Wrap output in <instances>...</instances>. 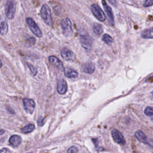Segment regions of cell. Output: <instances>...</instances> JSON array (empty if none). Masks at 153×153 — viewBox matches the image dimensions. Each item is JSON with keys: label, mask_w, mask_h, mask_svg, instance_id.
<instances>
[{"label": "cell", "mask_w": 153, "mask_h": 153, "mask_svg": "<svg viewBox=\"0 0 153 153\" xmlns=\"http://www.w3.org/2000/svg\"><path fill=\"white\" fill-rule=\"evenodd\" d=\"M153 5V0H146L143 4V6L145 7H148Z\"/></svg>", "instance_id": "25"}, {"label": "cell", "mask_w": 153, "mask_h": 153, "mask_svg": "<svg viewBox=\"0 0 153 153\" xmlns=\"http://www.w3.org/2000/svg\"><path fill=\"white\" fill-rule=\"evenodd\" d=\"M152 153H153V152H152Z\"/></svg>", "instance_id": "32"}, {"label": "cell", "mask_w": 153, "mask_h": 153, "mask_svg": "<svg viewBox=\"0 0 153 153\" xmlns=\"http://www.w3.org/2000/svg\"><path fill=\"white\" fill-rule=\"evenodd\" d=\"M67 152L68 153H77L78 148L75 146H72L68 149Z\"/></svg>", "instance_id": "24"}, {"label": "cell", "mask_w": 153, "mask_h": 153, "mask_svg": "<svg viewBox=\"0 0 153 153\" xmlns=\"http://www.w3.org/2000/svg\"><path fill=\"white\" fill-rule=\"evenodd\" d=\"M135 135L139 141L153 148V139L148 138V136L142 130H138L136 132Z\"/></svg>", "instance_id": "6"}, {"label": "cell", "mask_w": 153, "mask_h": 153, "mask_svg": "<svg viewBox=\"0 0 153 153\" xmlns=\"http://www.w3.org/2000/svg\"><path fill=\"white\" fill-rule=\"evenodd\" d=\"M68 90V86L66 81L64 79H61L59 81L57 86V90L58 92L60 94H65Z\"/></svg>", "instance_id": "13"}, {"label": "cell", "mask_w": 153, "mask_h": 153, "mask_svg": "<svg viewBox=\"0 0 153 153\" xmlns=\"http://www.w3.org/2000/svg\"><path fill=\"white\" fill-rule=\"evenodd\" d=\"M141 36L145 39H153V28L143 30L141 32Z\"/></svg>", "instance_id": "18"}, {"label": "cell", "mask_w": 153, "mask_h": 153, "mask_svg": "<svg viewBox=\"0 0 153 153\" xmlns=\"http://www.w3.org/2000/svg\"><path fill=\"white\" fill-rule=\"evenodd\" d=\"M93 31L94 33L97 35H100L103 32V27L99 23H95L93 27Z\"/></svg>", "instance_id": "19"}, {"label": "cell", "mask_w": 153, "mask_h": 153, "mask_svg": "<svg viewBox=\"0 0 153 153\" xmlns=\"http://www.w3.org/2000/svg\"><path fill=\"white\" fill-rule=\"evenodd\" d=\"M63 34L65 36L71 37L73 35V29L72 22L69 18L64 19L61 23Z\"/></svg>", "instance_id": "2"}, {"label": "cell", "mask_w": 153, "mask_h": 153, "mask_svg": "<svg viewBox=\"0 0 153 153\" xmlns=\"http://www.w3.org/2000/svg\"><path fill=\"white\" fill-rule=\"evenodd\" d=\"M108 1L114 6H116L117 5V2L116 0H108Z\"/></svg>", "instance_id": "27"}, {"label": "cell", "mask_w": 153, "mask_h": 153, "mask_svg": "<svg viewBox=\"0 0 153 153\" xmlns=\"http://www.w3.org/2000/svg\"><path fill=\"white\" fill-rule=\"evenodd\" d=\"M151 95H152V97H153V91H152V92H151Z\"/></svg>", "instance_id": "30"}, {"label": "cell", "mask_w": 153, "mask_h": 153, "mask_svg": "<svg viewBox=\"0 0 153 153\" xmlns=\"http://www.w3.org/2000/svg\"><path fill=\"white\" fill-rule=\"evenodd\" d=\"M34 129H35L34 124H28V125L25 126V127H23L21 130L23 133H30V132H32Z\"/></svg>", "instance_id": "20"}, {"label": "cell", "mask_w": 153, "mask_h": 153, "mask_svg": "<svg viewBox=\"0 0 153 153\" xmlns=\"http://www.w3.org/2000/svg\"><path fill=\"white\" fill-rule=\"evenodd\" d=\"M102 39L103 41H104L108 45H110L111 43H113V42L114 41L113 38L110 35L107 34H105L104 35H103Z\"/></svg>", "instance_id": "21"}, {"label": "cell", "mask_w": 153, "mask_h": 153, "mask_svg": "<svg viewBox=\"0 0 153 153\" xmlns=\"http://www.w3.org/2000/svg\"><path fill=\"white\" fill-rule=\"evenodd\" d=\"M144 113L147 116H153V107H147L144 110Z\"/></svg>", "instance_id": "22"}, {"label": "cell", "mask_w": 153, "mask_h": 153, "mask_svg": "<svg viewBox=\"0 0 153 153\" xmlns=\"http://www.w3.org/2000/svg\"><path fill=\"white\" fill-rule=\"evenodd\" d=\"M4 133V131L3 130H1V135H2Z\"/></svg>", "instance_id": "29"}, {"label": "cell", "mask_w": 153, "mask_h": 153, "mask_svg": "<svg viewBox=\"0 0 153 153\" xmlns=\"http://www.w3.org/2000/svg\"><path fill=\"white\" fill-rule=\"evenodd\" d=\"M23 107L26 112L31 114H32L34 111L35 107V104L34 100L28 99V98H24L23 99Z\"/></svg>", "instance_id": "7"}, {"label": "cell", "mask_w": 153, "mask_h": 153, "mask_svg": "<svg viewBox=\"0 0 153 153\" xmlns=\"http://www.w3.org/2000/svg\"><path fill=\"white\" fill-rule=\"evenodd\" d=\"M112 136L114 141L122 145H124L126 144V141L123 137V134L117 129H113L111 132Z\"/></svg>", "instance_id": "9"}, {"label": "cell", "mask_w": 153, "mask_h": 153, "mask_svg": "<svg viewBox=\"0 0 153 153\" xmlns=\"http://www.w3.org/2000/svg\"><path fill=\"white\" fill-rule=\"evenodd\" d=\"M9 143L12 146L17 147L21 144L22 138L19 135H13L9 139Z\"/></svg>", "instance_id": "14"}, {"label": "cell", "mask_w": 153, "mask_h": 153, "mask_svg": "<svg viewBox=\"0 0 153 153\" xmlns=\"http://www.w3.org/2000/svg\"><path fill=\"white\" fill-rule=\"evenodd\" d=\"M61 56L65 61H73L75 59V55L74 52L67 48H64L62 49Z\"/></svg>", "instance_id": "12"}, {"label": "cell", "mask_w": 153, "mask_h": 153, "mask_svg": "<svg viewBox=\"0 0 153 153\" xmlns=\"http://www.w3.org/2000/svg\"><path fill=\"white\" fill-rule=\"evenodd\" d=\"M0 25H1V35H5L7 34L8 32V23L7 20L4 19L3 18L1 19V23H0Z\"/></svg>", "instance_id": "17"}, {"label": "cell", "mask_w": 153, "mask_h": 153, "mask_svg": "<svg viewBox=\"0 0 153 153\" xmlns=\"http://www.w3.org/2000/svg\"><path fill=\"white\" fill-rule=\"evenodd\" d=\"M94 65L92 62H87L83 65V71L87 74H91L94 71Z\"/></svg>", "instance_id": "16"}, {"label": "cell", "mask_w": 153, "mask_h": 153, "mask_svg": "<svg viewBox=\"0 0 153 153\" xmlns=\"http://www.w3.org/2000/svg\"><path fill=\"white\" fill-rule=\"evenodd\" d=\"M8 151L6 148H3L1 149V153H8Z\"/></svg>", "instance_id": "28"}, {"label": "cell", "mask_w": 153, "mask_h": 153, "mask_svg": "<svg viewBox=\"0 0 153 153\" xmlns=\"http://www.w3.org/2000/svg\"><path fill=\"white\" fill-rule=\"evenodd\" d=\"M29 153H31V152H29Z\"/></svg>", "instance_id": "31"}, {"label": "cell", "mask_w": 153, "mask_h": 153, "mask_svg": "<svg viewBox=\"0 0 153 153\" xmlns=\"http://www.w3.org/2000/svg\"><path fill=\"white\" fill-rule=\"evenodd\" d=\"M48 61L50 64L55 68L59 71H63L64 65L59 59H58L55 56H50L48 58Z\"/></svg>", "instance_id": "10"}, {"label": "cell", "mask_w": 153, "mask_h": 153, "mask_svg": "<svg viewBox=\"0 0 153 153\" xmlns=\"http://www.w3.org/2000/svg\"><path fill=\"white\" fill-rule=\"evenodd\" d=\"M90 9L94 16L99 21L104 22L106 19V16L101 8L96 4H93L90 6Z\"/></svg>", "instance_id": "4"}, {"label": "cell", "mask_w": 153, "mask_h": 153, "mask_svg": "<svg viewBox=\"0 0 153 153\" xmlns=\"http://www.w3.org/2000/svg\"><path fill=\"white\" fill-rule=\"evenodd\" d=\"M102 3L104 10H105V12L107 13L110 23L111 25H114V15H113L111 8L108 5L107 2L105 1V0H102Z\"/></svg>", "instance_id": "11"}, {"label": "cell", "mask_w": 153, "mask_h": 153, "mask_svg": "<svg viewBox=\"0 0 153 153\" xmlns=\"http://www.w3.org/2000/svg\"><path fill=\"white\" fill-rule=\"evenodd\" d=\"M28 66L29 67V68L30 69L32 74L34 75H35L37 73V69L36 67H35L34 66L31 65V64H28Z\"/></svg>", "instance_id": "23"}, {"label": "cell", "mask_w": 153, "mask_h": 153, "mask_svg": "<svg viewBox=\"0 0 153 153\" xmlns=\"http://www.w3.org/2000/svg\"><path fill=\"white\" fill-rule=\"evenodd\" d=\"M41 16L44 22L48 26H52V17L50 7L47 4H44L41 9Z\"/></svg>", "instance_id": "1"}, {"label": "cell", "mask_w": 153, "mask_h": 153, "mask_svg": "<svg viewBox=\"0 0 153 153\" xmlns=\"http://www.w3.org/2000/svg\"><path fill=\"white\" fill-rule=\"evenodd\" d=\"M80 42L81 46L86 50H90L93 44V40L88 35H82L80 36Z\"/></svg>", "instance_id": "8"}, {"label": "cell", "mask_w": 153, "mask_h": 153, "mask_svg": "<svg viewBox=\"0 0 153 153\" xmlns=\"http://www.w3.org/2000/svg\"><path fill=\"white\" fill-rule=\"evenodd\" d=\"M44 120H43V119L41 117H40L39 118V119L38 120V124L40 125V126H41V123H42V125H43V124H44Z\"/></svg>", "instance_id": "26"}, {"label": "cell", "mask_w": 153, "mask_h": 153, "mask_svg": "<svg viewBox=\"0 0 153 153\" xmlns=\"http://www.w3.org/2000/svg\"><path fill=\"white\" fill-rule=\"evenodd\" d=\"M26 22L28 24V26L30 28L31 31L35 36L39 38L42 36V34L41 29H40L39 26L37 25V23H35V22L34 20L32 18H27L26 19Z\"/></svg>", "instance_id": "5"}, {"label": "cell", "mask_w": 153, "mask_h": 153, "mask_svg": "<svg viewBox=\"0 0 153 153\" xmlns=\"http://www.w3.org/2000/svg\"><path fill=\"white\" fill-rule=\"evenodd\" d=\"M64 74L65 75L70 78H76L78 75V73L77 71L72 68H67L64 70Z\"/></svg>", "instance_id": "15"}, {"label": "cell", "mask_w": 153, "mask_h": 153, "mask_svg": "<svg viewBox=\"0 0 153 153\" xmlns=\"http://www.w3.org/2000/svg\"><path fill=\"white\" fill-rule=\"evenodd\" d=\"M16 2L15 0H8L5 6V13L9 19H12L16 13Z\"/></svg>", "instance_id": "3"}]
</instances>
